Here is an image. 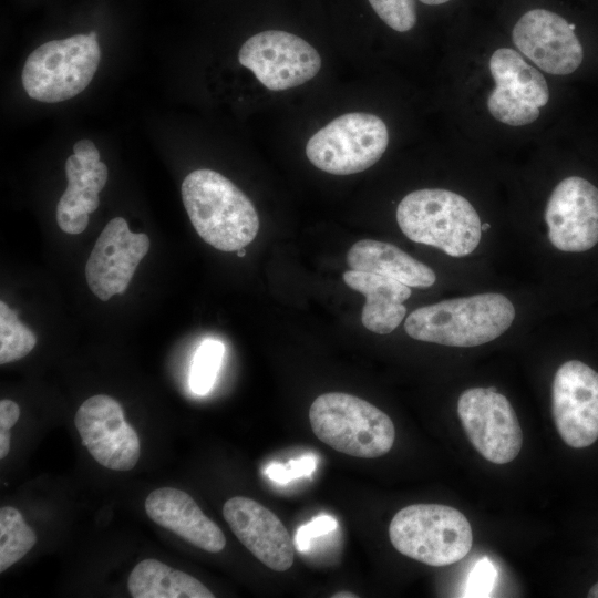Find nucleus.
<instances>
[{
    "mask_svg": "<svg viewBox=\"0 0 598 598\" xmlns=\"http://www.w3.org/2000/svg\"><path fill=\"white\" fill-rule=\"evenodd\" d=\"M182 198L199 237L221 251H238L259 230V217L251 200L221 174L203 168L182 183Z\"/></svg>",
    "mask_w": 598,
    "mask_h": 598,
    "instance_id": "1",
    "label": "nucleus"
},
{
    "mask_svg": "<svg viewBox=\"0 0 598 598\" xmlns=\"http://www.w3.org/2000/svg\"><path fill=\"white\" fill-rule=\"evenodd\" d=\"M515 308L504 295L478 293L413 310L404 330L413 339L450 347H475L495 340L513 323Z\"/></svg>",
    "mask_w": 598,
    "mask_h": 598,
    "instance_id": "2",
    "label": "nucleus"
},
{
    "mask_svg": "<svg viewBox=\"0 0 598 598\" xmlns=\"http://www.w3.org/2000/svg\"><path fill=\"white\" fill-rule=\"evenodd\" d=\"M396 221L410 240L436 247L452 257L470 255L482 235L481 219L472 204L441 188L408 194L398 205Z\"/></svg>",
    "mask_w": 598,
    "mask_h": 598,
    "instance_id": "3",
    "label": "nucleus"
},
{
    "mask_svg": "<svg viewBox=\"0 0 598 598\" xmlns=\"http://www.w3.org/2000/svg\"><path fill=\"white\" fill-rule=\"evenodd\" d=\"M315 435L333 450L377 458L393 446L395 429L388 414L368 401L342 392L317 396L309 409Z\"/></svg>",
    "mask_w": 598,
    "mask_h": 598,
    "instance_id": "4",
    "label": "nucleus"
},
{
    "mask_svg": "<svg viewBox=\"0 0 598 598\" xmlns=\"http://www.w3.org/2000/svg\"><path fill=\"white\" fill-rule=\"evenodd\" d=\"M393 547L433 567L452 565L472 548L471 525L460 511L441 504H413L400 509L389 526Z\"/></svg>",
    "mask_w": 598,
    "mask_h": 598,
    "instance_id": "5",
    "label": "nucleus"
},
{
    "mask_svg": "<svg viewBox=\"0 0 598 598\" xmlns=\"http://www.w3.org/2000/svg\"><path fill=\"white\" fill-rule=\"evenodd\" d=\"M100 59L94 31L45 42L28 56L22 85L30 97L41 102L69 100L90 84Z\"/></svg>",
    "mask_w": 598,
    "mask_h": 598,
    "instance_id": "6",
    "label": "nucleus"
},
{
    "mask_svg": "<svg viewBox=\"0 0 598 598\" xmlns=\"http://www.w3.org/2000/svg\"><path fill=\"white\" fill-rule=\"evenodd\" d=\"M389 144L385 123L377 115L352 112L340 115L315 133L306 155L317 168L350 175L374 165Z\"/></svg>",
    "mask_w": 598,
    "mask_h": 598,
    "instance_id": "7",
    "label": "nucleus"
},
{
    "mask_svg": "<svg viewBox=\"0 0 598 598\" xmlns=\"http://www.w3.org/2000/svg\"><path fill=\"white\" fill-rule=\"evenodd\" d=\"M238 60L271 91L299 86L321 68V56L311 44L282 30H266L250 37L241 45Z\"/></svg>",
    "mask_w": 598,
    "mask_h": 598,
    "instance_id": "8",
    "label": "nucleus"
},
{
    "mask_svg": "<svg viewBox=\"0 0 598 598\" xmlns=\"http://www.w3.org/2000/svg\"><path fill=\"white\" fill-rule=\"evenodd\" d=\"M457 413L475 450L487 461L505 464L522 448L523 435L511 402L495 388H471L458 398Z\"/></svg>",
    "mask_w": 598,
    "mask_h": 598,
    "instance_id": "9",
    "label": "nucleus"
},
{
    "mask_svg": "<svg viewBox=\"0 0 598 598\" xmlns=\"http://www.w3.org/2000/svg\"><path fill=\"white\" fill-rule=\"evenodd\" d=\"M558 11L533 6L519 13L512 29L514 45L540 70L566 75L582 62V45Z\"/></svg>",
    "mask_w": 598,
    "mask_h": 598,
    "instance_id": "10",
    "label": "nucleus"
},
{
    "mask_svg": "<svg viewBox=\"0 0 598 598\" xmlns=\"http://www.w3.org/2000/svg\"><path fill=\"white\" fill-rule=\"evenodd\" d=\"M551 411L563 441L584 448L598 439V372L578 360L563 363L551 388Z\"/></svg>",
    "mask_w": 598,
    "mask_h": 598,
    "instance_id": "11",
    "label": "nucleus"
},
{
    "mask_svg": "<svg viewBox=\"0 0 598 598\" xmlns=\"http://www.w3.org/2000/svg\"><path fill=\"white\" fill-rule=\"evenodd\" d=\"M74 423L83 445L99 464L113 471H128L136 465L140 439L115 399L105 394L86 399Z\"/></svg>",
    "mask_w": 598,
    "mask_h": 598,
    "instance_id": "12",
    "label": "nucleus"
},
{
    "mask_svg": "<svg viewBox=\"0 0 598 598\" xmlns=\"http://www.w3.org/2000/svg\"><path fill=\"white\" fill-rule=\"evenodd\" d=\"M150 249L146 234L132 233L123 217L111 219L100 234L85 265L91 291L102 301L127 289Z\"/></svg>",
    "mask_w": 598,
    "mask_h": 598,
    "instance_id": "13",
    "label": "nucleus"
},
{
    "mask_svg": "<svg viewBox=\"0 0 598 598\" xmlns=\"http://www.w3.org/2000/svg\"><path fill=\"white\" fill-rule=\"evenodd\" d=\"M548 239L561 251L582 252L598 243V188L579 176L563 179L545 209Z\"/></svg>",
    "mask_w": 598,
    "mask_h": 598,
    "instance_id": "14",
    "label": "nucleus"
},
{
    "mask_svg": "<svg viewBox=\"0 0 598 598\" xmlns=\"http://www.w3.org/2000/svg\"><path fill=\"white\" fill-rule=\"evenodd\" d=\"M223 515L240 543L264 565L276 571L288 570L295 559L290 534L276 514L245 496L229 498Z\"/></svg>",
    "mask_w": 598,
    "mask_h": 598,
    "instance_id": "15",
    "label": "nucleus"
},
{
    "mask_svg": "<svg viewBox=\"0 0 598 598\" xmlns=\"http://www.w3.org/2000/svg\"><path fill=\"white\" fill-rule=\"evenodd\" d=\"M68 187L56 206V221L66 234L78 235L89 225V215L100 205L99 194L109 171L90 140H80L65 162Z\"/></svg>",
    "mask_w": 598,
    "mask_h": 598,
    "instance_id": "16",
    "label": "nucleus"
},
{
    "mask_svg": "<svg viewBox=\"0 0 598 598\" xmlns=\"http://www.w3.org/2000/svg\"><path fill=\"white\" fill-rule=\"evenodd\" d=\"M145 511L154 523L200 549L218 553L226 546L221 529L184 491L174 487L154 489L145 499Z\"/></svg>",
    "mask_w": 598,
    "mask_h": 598,
    "instance_id": "17",
    "label": "nucleus"
},
{
    "mask_svg": "<svg viewBox=\"0 0 598 598\" xmlns=\"http://www.w3.org/2000/svg\"><path fill=\"white\" fill-rule=\"evenodd\" d=\"M344 283L365 297L361 322L370 331L379 334L392 332L404 319L403 305L411 296L409 286L378 274L347 270Z\"/></svg>",
    "mask_w": 598,
    "mask_h": 598,
    "instance_id": "18",
    "label": "nucleus"
},
{
    "mask_svg": "<svg viewBox=\"0 0 598 598\" xmlns=\"http://www.w3.org/2000/svg\"><path fill=\"white\" fill-rule=\"evenodd\" d=\"M350 269L378 274L409 287L429 288L436 280L435 272L399 247L373 239H361L347 252Z\"/></svg>",
    "mask_w": 598,
    "mask_h": 598,
    "instance_id": "19",
    "label": "nucleus"
},
{
    "mask_svg": "<svg viewBox=\"0 0 598 598\" xmlns=\"http://www.w3.org/2000/svg\"><path fill=\"white\" fill-rule=\"evenodd\" d=\"M127 587L133 598H214L193 576L166 564L146 558L131 571Z\"/></svg>",
    "mask_w": 598,
    "mask_h": 598,
    "instance_id": "20",
    "label": "nucleus"
},
{
    "mask_svg": "<svg viewBox=\"0 0 598 598\" xmlns=\"http://www.w3.org/2000/svg\"><path fill=\"white\" fill-rule=\"evenodd\" d=\"M495 87L515 99L542 107L549 100L545 78L513 49L499 48L489 59Z\"/></svg>",
    "mask_w": 598,
    "mask_h": 598,
    "instance_id": "21",
    "label": "nucleus"
},
{
    "mask_svg": "<svg viewBox=\"0 0 598 598\" xmlns=\"http://www.w3.org/2000/svg\"><path fill=\"white\" fill-rule=\"evenodd\" d=\"M37 535L12 506L0 508V571L19 561L35 545Z\"/></svg>",
    "mask_w": 598,
    "mask_h": 598,
    "instance_id": "22",
    "label": "nucleus"
},
{
    "mask_svg": "<svg viewBox=\"0 0 598 598\" xmlns=\"http://www.w3.org/2000/svg\"><path fill=\"white\" fill-rule=\"evenodd\" d=\"M35 343V334L20 322L16 311L0 301V364L22 359Z\"/></svg>",
    "mask_w": 598,
    "mask_h": 598,
    "instance_id": "23",
    "label": "nucleus"
},
{
    "mask_svg": "<svg viewBox=\"0 0 598 598\" xmlns=\"http://www.w3.org/2000/svg\"><path fill=\"white\" fill-rule=\"evenodd\" d=\"M224 344L214 339H207L196 350L189 374V385L194 393L207 394L217 378L224 357Z\"/></svg>",
    "mask_w": 598,
    "mask_h": 598,
    "instance_id": "24",
    "label": "nucleus"
},
{
    "mask_svg": "<svg viewBox=\"0 0 598 598\" xmlns=\"http://www.w3.org/2000/svg\"><path fill=\"white\" fill-rule=\"evenodd\" d=\"M487 109L494 118L512 126L530 124L540 114L539 107L515 99L497 87H494L487 97Z\"/></svg>",
    "mask_w": 598,
    "mask_h": 598,
    "instance_id": "25",
    "label": "nucleus"
},
{
    "mask_svg": "<svg viewBox=\"0 0 598 598\" xmlns=\"http://www.w3.org/2000/svg\"><path fill=\"white\" fill-rule=\"evenodd\" d=\"M378 17L392 30L408 32L417 22L415 0H368Z\"/></svg>",
    "mask_w": 598,
    "mask_h": 598,
    "instance_id": "26",
    "label": "nucleus"
},
{
    "mask_svg": "<svg viewBox=\"0 0 598 598\" xmlns=\"http://www.w3.org/2000/svg\"><path fill=\"white\" fill-rule=\"evenodd\" d=\"M497 580V570L493 563L483 557L471 569L463 597H489Z\"/></svg>",
    "mask_w": 598,
    "mask_h": 598,
    "instance_id": "27",
    "label": "nucleus"
},
{
    "mask_svg": "<svg viewBox=\"0 0 598 598\" xmlns=\"http://www.w3.org/2000/svg\"><path fill=\"white\" fill-rule=\"evenodd\" d=\"M316 467V460L310 456H303L299 460H292L289 464H271L266 473L278 482L287 483L296 477L310 474Z\"/></svg>",
    "mask_w": 598,
    "mask_h": 598,
    "instance_id": "28",
    "label": "nucleus"
},
{
    "mask_svg": "<svg viewBox=\"0 0 598 598\" xmlns=\"http://www.w3.org/2000/svg\"><path fill=\"white\" fill-rule=\"evenodd\" d=\"M337 527L336 519L330 515H319L317 517H313L308 524L302 525L296 534V546L299 550H306L310 542L319 537L321 535H324L327 533H330Z\"/></svg>",
    "mask_w": 598,
    "mask_h": 598,
    "instance_id": "29",
    "label": "nucleus"
},
{
    "mask_svg": "<svg viewBox=\"0 0 598 598\" xmlns=\"http://www.w3.org/2000/svg\"><path fill=\"white\" fill-rule=\"evenodd\" d=\"M20 408L19 405L8 399L0 401V429L10 430L19 420Z\"/></svg>",
    "mask_w": 598,
    "mask_h": 598,
    "instance_id": "30",
    "label": "nucleus"
},
{
    "mask_svg": "<svg viewBox=\"0 0 598 598\" xmlns=\"http://www.w3.org/2000/svg\"><path fill=\"white\" fill-rule=\"evenodd\" d=\"M10 432L9 430L0 429V458H4L10 450Z\"/></svg>",
    "mask_w": 598,
    "mask_h": 598,
    "instance_id": "31",
    "label": "nucleus"
},
{
    "mask_svg": "<svg viewBox=\"0 0 598 598\" xmlns=\"http://www.w3.org/2000/svg\"><path fill=\"white\" fill-rule=\"evenodd\" d=\"M423 4L431 6V7H440L444 4H448L454 0H417Z\"/></svg>",
    "mask_w": 598,
    "mask_h": 598,
    "instance_id": "32",
    "label": "nucleus"
},
{
    "mask_svg": "<svg viewBox=\"0 0 598 598\" xmlns=\"http://www.w3.org/2000/svg\"><path fill=\"white\" fill-rule=\"evenodd\" d=\"M334 598H354L358 597L357 595L350 592V591H339L332 595Z\"/></svg>",
    "mask_w": 598,
    "mask_h": 598,
    "instance_id": "33",
    "label": "nucleus"
},
{
    "mask_svg": "<svg viewBox=\"0 0 598 598\" xmlns=\"http://www.w3.org/2000/svg\"><path fill=\"white\" fill-rule=\"evenodd\" d=\"M588 597H590V598H598V582L595 584V585L590 588V590H589V592H588Z\"/></svg>",
    "mask_w": 598,
    "mask_h": 598,
    "instance_id": "34",
    "label": "nucleus"
},
{
    "mask_svg": "<svg viewBox=\"0 0 598 598\" xmlns=\"http://www.w3.org/2000/svg\"><path fill=\"white\" fill-rule=\"evenodd\" d=\"M237 252H238L239 257L245 256V249L244 248L239 249Z\"/></svg>",
    "mask_w": 598,
    "mask_h": 598,
    "instance_id": "35",
    "label": "nucleus"
},
{
    "mask_svg": "<svg viewBox=\"0 0 598 598\" xmlns=\"http://www.w3.org/2000/svg\"><path fill=\"white\" fill-rule=\"evenodd\" d=\"M488 227H489L488 224H484V225H482V230H483V229H488Z\"/></svg>",
    "mask_w": 598,
    "mask_h": 598,
    "instance_id": "36",
    "label": "nucleus"
}]
</instances>
